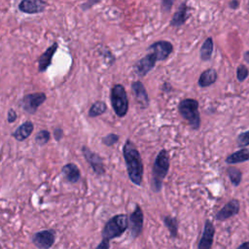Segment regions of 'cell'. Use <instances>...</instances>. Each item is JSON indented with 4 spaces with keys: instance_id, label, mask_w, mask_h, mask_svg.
I'll use <instances>...</instances> for the list:
<instances>
[{
    "instance_id": "obj_13",
    "label": "cell",
    "mask_w": 249,
    "mask_h": 249,
    "mask_svg": "<svg viewBox=\"0 0 249 249\" xmlns=\"http://www.w3.org/2000/svg\"><path fill=\"white\" fill-rule=\"evenodd\" d=\"M240 209V203L239 200L236 198H232L230 201H228L215 215V219L217 221L223 222L231 217L236 215L239 212Z\"/></svg>"
},
{
    "instance_id": "obj_22",
    "label": "cell",
    "mask_w": 249,
    "mask_h": 249,
    "mask_svg": "<svg viewBox=\"0 0 249 249\" xmlns=\"http://www.w3.org/2000/svg\"><path fill=\"white\" fill-rule=\"evenodd\" d=\"M213 47H214L213 39L211 37H207L204 40V42L202 43V45L200 47V51H199L200 59L202 61L210 60V58L212 56V53H213Z\"/></svg>"
},
{
    "instance_id": "obj_12",
    "label": "cell",
    "mask_w": 249,
    "mask_h": 249,
    "mask_svg": "<svg viewBox=\"0 0 249 249\" xmlns=\"http://www.w3.org/2000/svg\"><path fill=\"white\" fill-rule=\"evenodd\" d=\"M215 234V227L210 220H205L201 236L199 238L197 249H211Z\"/></svg>"
},
{
    "instance_id": "obj_14",
    "label": "cell",
    "mask_w": 249,
    "mask_h": 249,
    "mask_svg": "<svg viewBox=\"0 0 249 249\" xmlns=\"http://www.w3.org/2000/svg\"><path fill=\"white\" fill-rule=\"evenodd\" d=\"M47 2L42 0H23L18 4V10L21 13L34 15L45 11Z\"/></svg>"
},
{
    "instance_id": "obj_21",
    "label": "cell",
    "mask_w": 249,
    "mask_h": 249,
    "mask_svg": "<svg viewBox=\"0 0 249 249\" xmlns=\"http://www.w3.org/2000/svg\"><path fill=\"white\" fill-rule=\"evenodd\" d=\"M247 160H249V149H247V148H242V149L229 155L226 158V162L229 164L244 162Z\"/></svg>"
},
{
    "instance_id": "obj_30",
    "label": "cell",
    "mask_w": 249,
    "mask_h": 249,
    "mask_svg": "<svg viewBox=\"0 0 249 249\" xmlns=\"http://www.w3.org/2000/svg\"><path fill=\"white\" fill-rule=\"evenodd\" d=\"M17 118H18V115H17V112L15 111V109H13V108L9 109L8 115H7V121H8V123H10V124L14 123V122L17 120Z\"/></svg>"
},
{
    "instance_id": "obj_38",
    "label": "cell",
    "mask_w": 249,
    "mask_h": 249,
    "mask_svg": "<svg viewBox=\"0 0 249 249\" xmlns=\"http://www.w3.org/2000/svg\"><path fill=\"white\" fill-rule=\"evenodd\" d=\"M248 12H249V2H248Z\"/></svg>"
},
{
    "instance_id": "obj_37",
    "label": "cell",
    "mask_w": 249,
    "mask_h": 249,
    "mask_svg": "<svg viewBox=\"0 0 249 249\" xmlns=\"http://www.w3.org/2000/svg\"><path fill=\"white\" fill-rule=\"evenodd\" d=\"M243 59H244L247 63H249V51H246V52L244 53V54H243Z\"/></svg>"
},
{
    "instance_id": "obj_17",
    "label": "cell",
    "mask_w": 249,
    "mask_h": 249,
    "mask_svg": "<svg viewBox=\"0 0 249 249\" xmlns=\"http://www.w3.org/2000/svg\"><path fill=\"white\" fill-rule=\"evenodd\" d=\"M189 16H190V8L188 7L186 2H183L179 6L177 11L174 13L172 18L170 19V25L174 27H179L183 25L188 19Z\"/></svg>"
},
{
    "instance_id": "obj_16",
    "label": "cell",
    "mask_w": 249,
    "mask_h": 249,
    "mask_svg": "<svg viewBox=\"0 0 249 249\" xmlns=\"http://www.w3.org/2000/svg\"><path fill=\"white\" fill-rule=\"evenodd\" d=\"M57 48H58V44L56 42H54L39 56V58H38V71L39 72H45L48 69V67L52 64V59H53V54L55 53Z\"/></svg>"
},
{
    "instance_id": "obj_20",
    "label": "cell",
    "mask_w": 249,
    "mask_h": 249,
    "mask_svg": "<svg viewBox=\"0 0 249 249\" xmlns=\"http://www.w3.org/2000/svg\"><path fill=\"white\" fill-rule=\"evenodd\" d=\"M218 78V74L214 68H208L204 70L197 81V84L200 88H206L213 85Z\"/></svg>"
},
{
    "instance_id": "obj_18",
    "label": "cell",
    "mask_w": 249,
    "mask_h": 249,
    "mask_svg": "<svg viewBox=\"0 0 249 249\" xmlns=\"http://www.w3.org/2000/svg\"><path fill=\"white\" fill-rule=\"evenodd\" d=\"M62 175L65 178V180L69 183H77L81 179V172L78 166L75 163L69 162L62 166L61 169Z\"/></svg>"
},
{
    "instance_id": "obj_36",
    "label": "cell",
    "mask_w": 249,
    "mask_h": 249,
    "mask_svg": "<svg viewBox=\"0 0 249 249\" xmlns=\"http://www.w3.org/2000/svg\"><path fill=\"white\" fill-rule=\"evenodd\" d=\"M236 249H249V241L241 243Z\"/></svg>"
},
{
    "instance_id": "obj_9",
    "label": "cell",
    "mask_w": 249,
    "mask_h": 249,
    "mask_svg": "<svg viewBox=\"0 0 249 249\" xmlns=\"http://www.w3.org/2000/svg\"><path fill=\"white\" fill-rule=\"evenodd\" d=\"M82 153H83V156H84L85 160H87V162L89 164V166L92 168V170L94 171V173L96 175L101 176V175L105 174L103 160L98 154L92 152L87 146L82 147Z\"/></svg>"
},
{
    "instance_id": "obj_32",
    "label": "cell",
    "mask_w": 249,
    "mask_h": 249,
    "mask_svg": "<svg viewBox=\"0 0 249 249\" xmlns=\"http://www.w3.org/2000/svg\"><path fill=\"white\" fill-rule=\"evenodd\" d=\"M110 248V240L102 238V240L98 243V245L94 249H109Z\"/></svg>"
},
{
    "instance_id": "obj_3",
    "label": "cell",
    "mask_w": 249,
    "mask_h": 249,
    "mask_svg": "<svg viewBox=\"0 0 249 249\" xmlns=\"http://www.w3.org/2000/svg\"><path fill=\"white\" fill-rule=\"evenodd\" d=\"M128 228V217L125 214H117L110 218L104 225L101 235L104 239H114L120 237Z\"/></svg>"
},
{
    "instance_id": "obj_11",
    "label": "cell",
    "mask_w": 249,
    "mask_h": 249,
    "mask_svg": "<svg viewBox=\"0 0 249 249\" xmlns=\"http://www.w3.org/2000/svg\"><path fill=\"white\" fill-rule=\"evenodd\" d=\"M157 57L154 53H149L144 57L139 59L133 66L134 72L138 77L146 76L156 65Z\"/></svg>"
},
{
    "instance_id": "obj_5",
    "label": "cell",
    "mask_w": 249,
    "mask_h": 249,
    "mask_svg": "<svg viewBox=\"0 0 249 249\" xmlns=\"http://www.w3.org/2000/svg\"><path fill=\"white\" fill-rule=\"evenodd\" d=\"M110 101L112 108L118 117L123 118L126 115L128 111V99L123 85L116 84L111 88Z\"/></svg>"
},
{
    "instance_id": "obj_29",
    "label": "cell",
    "mask_w": 249,
    "mask_h": 249,
    "mask_svg": "<svg viewBox=\"0 0 249 249\" xmlns=\"http://www.w3.org/2000/svg\"><path fill=\"white\" fill-rule=\"evenodd\" d=\"M119 141V135L116 133H109L102 138V144L107 147H112Z\"/></svg>"
},
{
    "instance_id": "obj_28",
    "label": "cell",
    "mask_w": 249,
    "mask_h": 249,
    "mask_svg": "<svg viewBox=\"0 0 249 249\" xmlns=\"http://www.w3.org/2000/svg\"><path fill=\"white\" fill-rule=\"evenodd\" d=\"M248 75H249L248 68L244 64L238 65V67L236 68V78H237L238 82L245 81L246 78L248 77Z\"/></svg>"
},
{
    "instance_id": "obj_10",
    "label": "cell",
    "mask_w": 249,
    "mask_h": 249,
    "mask_svg": "<svg viewBox=\"0 0 249 249\" xmlns=\"http://www.w3.org/2000/svg\"><path fill=\"white\" fill-rule=\"evenodd\" d=\"M148 51L156 55L157 60L162 61V60H165L169 56V54L172 53L173 45L169 41L160 40L153 43L148 48Z\"/></svg>"
},
{
    "instance_id": "obj_8",
    "label": "cell",
    "mask_w": 249,
    "mask_h": 249,
    "mask_svg": "<svg viewBox=\"0 0 249 249\" xmlns=\"http://www.w3.org/2000/svg\"><path fill=\"white\" fill-rule=\"evenodd\" d=\"M144 214L141 207L136 204L134 210L128 216V230L132 238L138 237L143 231Z\"/></svg>"
},
{
    "instance_id": "obj_19",
    "label": "cell",
    "mask_w": 249,
    "mask_h": 249,
    "mask_svg": "<svg viewBox=\"0 0 249 249\" xmlns=\"http://www.w3.org/2000/svg\"><path fill=\"white\" fill-rule=\"evenodd\" d=\"M34 129V124L32 122L30 121H26L24 123H22L13 133L12 136L18 140V141H23L25 140L27 137L30 136V134L32 133Z\"/></svg>"
},
{
    "instance_id": "obj_26",
    "label": "cell",
    "mask_w": 249,
    "mask_h": 249,
    "mask_svg": "<svg viewBox=\"0 0 249 249\" xmlns=\"http://www.w3.org/2000/svg\"><path fill=\"white\" fill-rule=\"evenodd\" d=\"M51 138V133L49 130L47 129H42V130H39L36 135H35V142L40 145V146H43L45 144H47L49 142Z\"/></svg>"
},
{
    "instance_id": "obj_35",
    "label": "cell",
    "mask_w": 249,
    "mask_h": 249,
    "mask_svg": "<svg viewBox=\"0 0 249 249\" xmlns=\"http://www.w3.org/2000/svg\"><path fill=\"white\" fill-rule=\"evenodd\" d=\"M238 5H239V2H238V1H235V0L231 1V2L229 3V6H230L231 9H237V8H238Z\"/></svg>"
},
{
    "instance_id": "obj_23",
    "label": "cell",
    "mask_w": 249,
    "mask_h": 249,
    "mask_svg": "<svg viewBox=\"0 0 249 249\" xmlns=\"http://www.w3.org/2000/svg\"><path fill=\"white\" fill-rule=\"evenodd\" d=\"M162 222L164 224V226L167 228V230L169 231V234L171 237L175 238L178 235V228H179V223L177 218L170 216V215H166L162 217Z\"/></svg>"
},
{
    "instance_id": "obj_2",
    "label": "cell",
    "mask_w": 249,
    "mask_h": 249,
    "mask_svg": "<svg viewBox=\"0 0 249 249\" xmlns=\"http://www.w3.org/2000/svg\"><path fill=\"white\" fill-rule=\"evenodd\" d=\"M169 169V155L165 149H161L154 161L152 168L151 189L155 193H159L162 187V181Z\"/></svg>"
},
{
    "instance_id": "obj_15",
    "label": "cell",
    "mask_w": 249,
    "mask_h": 249,
    "mask_svg": "<svg viewBox=\"0 0 249 249\" xmlns=\"http://www.w3.org/2000/svg\"><path fill=\"white\" fill-rule=\"evenodd\" d=\"M133 95L141 108H146L149 105V96L144 85L140 81H135L131 84Z\"/></svg>"
},
{
    "instance_id": "obj_7",
    "label": "cell",
    "mask_w": 249,
    "mask_h": 249,
    "mask_svg": "<svg viewBox=\"0 0 249 249\" xmlns=\"http://www.w3.org/2000/svg\"><path fill=\"white\" fill-rule=\"evenodd\" d=\"M31 241L38 249H50L55 242V231L52 229L39 231L32 235Z\"/></svg>"
},
{
    "instance_id": "obj_1",
    "label": "cell",
    "mask_w": 249,
    "mask_h": 249,
    "mask_svg": "<svg viewBox=\"0 0 249 249\" xmlns=\"http://www.w3.org/2000/svg\"><path fill=\"white\" fill-rule=\"evenodd\" d=\"M123 155L129 180L134 185L140 186L143 178V162L139 151L130 139L124 144Z\"/></svg>"
},
{
    "instance_id": "obj_33",
    "label": "cell",
    "mask_w": 249,
    "mask_h": 249,
    "mask_svg": "<svg viewBox=\"0 0 249 249\" xmlns=\"http://www.w3.org/2000/svg\"><path fill=\"white\" fill-rule=\"evenodd\" d=\"M63 136V130L61 128H55L53 130V137L56 141H59Z\"/></svg>"
},
{
    "instance_id": "obj_34",
    "label": "cell",
    "mask_w": 249,
    "mask_h": 249,
    "mask_svg": "<svg viewBox=\"0 0 249 249\" xmlns=\"http://www.w3.org/2000/svg\"><path fill=\"white\" fill-rule=\"evenodd\" d=\"M97 2L96 1H89V2H86L85 4H83L82 6H81V9L82 10H88V9H89L93 4H96Z\"/></svg>"
},
{
    "instance_id": "obj_6",
    "label": "cell",
    "mask_w": 249,
    "mask_h": 249,
    "mask_svg": "<svg viewBox=\"0 0 249 249\" xmlns=\"http://www.w3.org/2000/svg\"><path fill=\"white\" fill-rule=\"evenodd\" d=\"M46 98L47 96L44 92L29 93L22 97V99L19 102V105L24 112L33 115L36 113L39 106L45 102Z\"/></svg>"
},
{
    "instance_id": "obj_25",
    "label": "cell",
    "mask_w": 249,
    "mask_h": 249,
    "mask_svg": "<svg viewBox=\"0 0 249 249\" xmlns=\"http://www.w3.org/2000/svg\"><path fill=\"white\" fill-rule=\"evenodd\" d=\"M227 174H228L231 184L234 187L239 186V184L241 182V178H242V172L240 171V169H238L237 167H234V166H229L227 168Z\"/></svg>"
},
{
    "instance_id": "obj_24",
    "label": "cell",
    "mask_w": 249,
    "mask_h": 249,
    "mask_svg": "<svg viewBox=\"0 0 249 249\" xmlns=\"http://www.w3.org/2000/svg\"><path fill=\"white\" fill-rule=\"evenodd\" d=\"M107 110V105L104 101H101V100H98V101H95L89 108V117L90 118H95V117H98L102 114H104Z\"/></svg>"
},
{
    "instance_id": "obj_31",
    "label": "cell",
    "mask_w": 249,
    "mask_h": 249,
    "mask_svg": "<svg viewBox=\"0 0 249 249\" xmlns=\"http://www.w3.org/2000/svg\"><path fill=\"white\" fill-rule=\"evenodd\" d=\"M172 5H173V1H171V0H163V1L161 2L162 11L165 12V13H168V12L170 11Z\"/></svg>"
},
{
    "instance_id": "obj_27",
    "label": "cell",
    "mask_w": 249,
    "mask_h": 249,
    "mask_svg": "<svg viewBox=\"0 0 249 249\" xmlns=\"http://www.w3.org/2000/svg\"><path fill=\"white\" fill-rule=\"evenodd\" d=\"M236 144L239 148H244L249 146V130L241 132L236 137Z\"/></svg>"
},
{
    "instance_id": "obj_4",
    "label": "cell",
    "mask_w": 249,
    "mask_h": 249,
    "mask_svg": "<svg viewBox=\"0 0 249 249\" xmlns=\"http://www.w3.org/2000/svg\"><path fill=\"white\" fill-rule=\"evenodd\" d=\"M179 114L186 120L189 125L196 130L200 126V116L198 111V102L194 98H186L178 104Z\"/></svg>"
}]
</instances>
